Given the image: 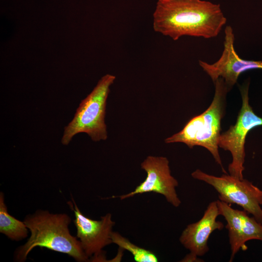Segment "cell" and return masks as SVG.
Masks as SVG:
<instances>
[{"instance_id":"5b68a950","label":"cell","mask_w":262,"mask_h":262,"mask_svg":"<svg viewBox=\"0 0 262 262\" xmlns=\"http://www.w3.org/2000/svg\"><path fill=\"white\" fill-rule=\"evenodd\" d=\"M249 85L248 81L240 86L242 105L236 122L221 133L218 144L219 147L231 153L232 161L228 166L229 174L239 179H244L246 135L252 129L262 126V118L254 112L249 103Z\"/></svg>"},{"instance_id":"30bf717a","label":"cell","mask_w":262,"mask_h":262,"mask_svg":"<svg viewBox=\"0 0 262 262\" xmlns=\"http://www.w3.org/2000/svg\"><path fill=\"white\" fill-rule=\"evenodd\" d=\"M219 215L227 222L232 262L235 255L242 249H247L246 244L251 240L262 241V224L253 216L250 217L245 210L232 208L229 204L217 200Z\"/></svg>"},{"instance_id":"8fae6325","label":"cell","mask_w":262,"mask_h":262,"mask_svg":"<svg viewBox=\"0 0 262 262\" xmlns=\"http://www.w3.org/2000/svg\"><path fill=\"white\" fill-rule=\"evenodd\" d=\"M219 215L217 201L208 205L202 218L198 221L189 224L182 231L180 237L181 244L190 252L203 256L209 250L208 239L215 230H222V222L217 220Z\"/></svg>"},{"instance_id":"5bb4252c","label":"cell","mask_w":262,"mask_h":262,"mask_svg":"<svg viewBox=\"0 0 262 262\" xmlns=\"http://www.w3.org/2000/svg\"><path fill=\"white\" fill-rule=\"evenodd\" d=\"M202 260L198 258V256L190 252L187 254L184 258L181 261V262H204Z\"/></svg>"},{"instance_id":"ba28073f","label":"cell","mask_w":262,"mask_h":262,"mask_svg":"<svg viewBox=\"0 0 262 262\" xmlns=\"http://www.w3.org/2000/svg\"><path fill=\"white\" fill-rule=\"evenodd\" d=\"M141 166L147 173L145 180L133 191L114 197L124 200L136 195L154 192L164 196L173 206L179 207L181 202L176 189L179 182L171 174L167 158L148 156L141 163Z\"/></svg>"},{"instance_id":"7a4b0ae2","label":"cell","mask_w":262,"mask_h":262,"mask_svg":"<svg viewBox=\"0 0 262 262\" xmlns=\"http://www.w3.org/2000/svg\"><path fill=\"white\" fill-rule=\"evenodd\" d=\"M70 222V217L66 213H51L48 211L38 210L27 216L24 222L30 230L31 236L17 249L16 260L24 262L33 248L40 246L66 254L78 262L88 261V257L79 240L69 232Z\"/></svg>"},{"instance_id":"4fadbf2b","label":"cell","mask_w":262,"mask_h":262,"mask_svg":"<svg viewBox=\"0 0 262 262\" xmlns=\"http://www.w3.org/2000/svg\"><path fill=\"white\" fill-rule=\"evenodd\" d=\"M111 239L113 243L116 244L120 248L130 252L136 262H157L159 261L158 257L154 253L132 243L118 232L113 231Z\"/></svg>"},{"instance_id":"52a82bcc","label":"cell","mask_w":262,"mask_h":262,"mask_svg":"<svg viewBox=\"0 0 262 262\" xmlns=\"http://www.w3.org/2000/svg\"><path fill=\"white\" fill-rule=\"evenodd\" d=\"M68 203L74 213V220L77 229V237L79 239L82 248L92 262H105L106 260L102 249L112 244L111 235L115 222L112 214L107 213L99 220L90 219L83 215L78 207L74 199Z\"/></svg>"},{"instance_id":"9c48e42d","label":"cell","mask_w":262,"mask_h":262,"mask_svg":"<svg viewBox=\"0 0 262 262\" xmlns=\"http://www.w3.org/2000/svg\"><path fill=\"white\" fill-rule=\"evenodd\" d=\"M234 40L233 29L229 25L227 26L225 29L223 50L220 58L213 64L198 61L199 66L213 83L218 78H221L229 90L242 73L252 69H262V61L245 60L238 55L234 46Z\"/></svg>"},{"instance_id":"6da1fadb","label":"cell","mask_w":262,"mask_h":262,"mask_svg":"<svg viewBox=\"0 0 262 262\" xmlns=\"http://www.w3.org/2000/svg\"><path fill=\"white\" fill-rule=\"evenodd\" d=\"M226 22L219 4L202 0H159L153 14L154 30L175 41L216 37Z\"/></svg>"},{"instance_id":"7c38bea8","label":"cell","mask_w":262,"mask_h":262,"mask_svg":"<svg viewBox=\"0 0 262 262\" xmlns=\"http://www.w3.org/2000/svg\"><path fill=\"white\" fill-rule=\"evenodd\" d=\"M28 228L22 222L12 216L7 212L4 195L0 194V232L12 240L19 241L28 236Z\"/></svg>"},{"instance_id":"277c9868","label":"cell","mask_w":262,"mask_h":262,"mask_svg":"<svg viewBox=\"0 0 262 262\" xmlns=\"http://www.w3.org/2000/svg\"><path fill=\"white\" fill-rule=\"evenodd\" d=\"M115 79L114 75H104L92 91L82 100L73 119L65 128L61 140L63 145H67L79 133L87 134L96 142L107 138L105 123L106 101L110 87Z\"/></svg>"},{"instance_id":"3957f363","label":"cell","mask_w":262,"mask_h":262,"mask_svg":"<svg viewBox=\"0 0 262 262\" xmlns=\"http://www.w3.org/2000/svg\"><path fill=\"white\" fill-rule=\"evenodd\" d=\"M215 92L208 109L194 116L179 132L165 139L166 143H182L189 148L200 146L206 148L215 162L224 168L219 153V141L221 131V121L225 115L227 93L230 91L223 79L218 78L214 82Z\"/></svg>"},{"instance_id":"8992f818","label":"cell","mask_w":262,"mask_h":262,"mask_svg":"<svg viewBox=\"0 0 262 262\" xmlns=\"http://www.w3.org/2000/svg\"><path fill=\"white\" fill-rule=\"evenodd\" d=\"M191 176L212 186L218 193L219 200L241 206L262 224V190L251 182L227 173L215 176L198 169L193 172Z\"/></svg>"}]
</instances>
